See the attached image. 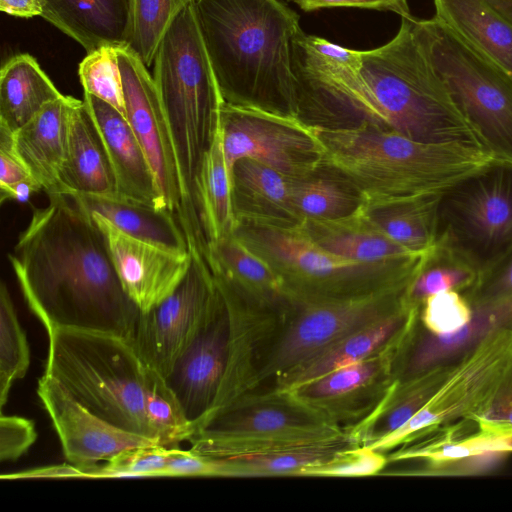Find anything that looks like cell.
<instances>
[{
	"mask_svg": "<svg viewBox=\"0 0 512 512\" xmlns=\"http://www.w3.org/2000/svg\"><path fill=\"white\" fill-rule=\"evenodd\" d=\"M213 276L228 312L229 341L225 372L208 414L256 389L260 365L279 330L287 305V302L282 306L262 303L225 279Z\"/></svg>",
	"mask_w": 512,
	"mask_h": 512,
	"instance_id": "obj_16",
	"label": "cell"
},
{
	"mask_svg": "<svg viewBox=\"0 0 512 512\" xmlns=\"http://www.w3.org/2000/svg\"><path fill=\"white\" fill-rule=\"evenodd\" d=\"M33 208L9 260L21 293L47 332L55 328L133 339L140 309L126 294L105 237L70 194Z\"/></svg>",
	"mask_w": 512,
	"mask_h": 512,
	"instance_id": "obj_1",
	"label": "cell"
},
{
	"mask_svg": "<svg viewBox=\"0 0 512 512\" xmlns=\"http://www.w3.org/2000/svg\"><path fill=\"white\" fill-rule=\"evenodd\" d=\"M192 0H131V27L127 47L149 67L165 31Z\"/></svg>",
	"mask_w": 512,
	"mask_h": 512,
	"instance_id": "obj_41",
	"label": "cell"
},
{
	"mask_svg": "<svg viewBox=\"0 0 512 512\" xmlns=\"http://www.w3.org/2000/svg\"><path fill=\"white\" fill-rule=\"evenodd\" d=\"M79 102L63 95L13 135L18 155L48 197L65 194L60 171L66 157L71 114Z\"/></svg>",
	"mask_w": 512,
	"mask_h": 512,
	"instance_id": "obj_26",
	"label": "cell"
},
{
	"mask_svg": "<svg viewBox=\"0 0 512 512\" xmlns=\"http://www.w3.org/2000/svg\"><path fill=\"white\" fill-rule=\"evenodd\" d=\"M62 96L33 56L15 55L0 72V127L14 134Z\"/></svg>",
	"mask_w": 512,
	"mask_h": 512,
	"instance_id": "obj_34",
	"label": "cell"
},
{
	"mask_svg": "<svg viewBox=\"0 0 512 512\" xmlns=\"http://www.w3.org/2000/svg\"><path fill=\"white\" fill-rule=\"evenodd\" d=\"M13 135L0 127V188L33 178L15 149Z\"/></svg>",
	"mask_w": 512,
	"mask_h": 512,
	"instance_id": "obj_51",
	"label": "cell"
},
{
	"mask_svg": "<svg viewBox=\"0 0 512 512\" xmlns=\"http://www.w3.org/2000/svg\"><path fill=\"white\" fill-rule=\"evenodd\" d=\"M488 4L512 25V0H486Z\"/></svg>",
	"mask_w": 512,
	"mask_h": 512,
	"instance_id": "obj_56",
	"label": "cell"
},
{
	"mask_svg": "<svg viewBox=\"0 0 512 512\" xmlns=\"http://www.w3.org/2000/svg\"><path fill=\"white\" fill-rule=\"evenodd\" d=\"M510 331H511V335H512V328H511V330H510Z\"/></svg>",
	"mask_w": 512,
	"mask_h": 512,
	"instance_id": "obj_58",
	"label": "cell"
},
{
	"mask_svg": "<svg viewBox=\"0 0 512 512\" xmlns=\"http://www.w3.org/2000/svg\"><path fill=\"white\" fill-rule=\"evenodd\" d=\"M463 294L472 307L512 296V251Z\"/></svg>",
	"mask_w": 512,
	"mask_h": 512,
	"instance_id": "obj_48",
	"label": "cell"
},
{
	"mask_svg": "<svg viewBox=\"0 0 512 512\" xmlns=\"http://www.w3.org/2000/svg\"><path fill=\"white\" fill-rule=\"evenodd\" d=\"M436 15L462 40L512 73V25L486 0H434Z\"/></svg>",
	"mask_w": 512,
	"mask_h": 512,
	"instance_id": "obj_33",
	"label": "cell"
},
{
	"mask_svg": "<svg viewBox=\"0 0 512 512\" xmlns=\"http://www.w3.org/2000/svg\"><path fill=\"white\" fill-rule=\"evenodd\" d=\"M30 350L4 282L0 287V406L3 409L15 380L26 375Z\"/></svg>",
	"mask_w": 512,
	"mask_h": 512,
	"instance_id": "obj_42",
	"label": "cell"
},
{
	"mask_svg": "<svg viewBox=\"0 0 512 512\" xmlns=\"http://www.w3.org/2000/svg\"><path fill=\"white\" fill-rule=\"evenodd\" d=\"M47 334L44 373L95 415L120 429L153 439L145 406L148 367L127 339L64 328Z\"/></svg>",
	"mask_w": 512,
	"mask_h": 512,
	"instance_id": "obj_6",
	"label": "cell"
},
{
	"mask_svg": "<svg viewBox=\"0 0 512 512\" xmlns=\"http://www.w3.org/2000/svg\"><path fill=\"white\" fill-rule=\"evenodd\" d=\"M182 476L221 477V466L215 458L177 447L162 470L161 477Z\"/></svg>",
	"mask_w": 512,
	"mask_h": 512,
	"instance_id": "obj_50",
	"label": "cell"
},
{
	"mask_svg": "<svg viewBox=\"0 0 512 512\" xmlns=\"http://www.w3.org/2000/svg\"><path fill=\"white\" fill-rule=\"evenodd\" d=\"M313 128L323 169L351 189L368 211L439 195L494 159L480 147L419 141L366 123Z\"/></svg>",
	"mask_w": 512,
	"mask_h": 512,
	"instance_id": "obj_4",
	"label": "cell"
},
{
	"mask_svg": "<svg viewBox=\"0 0 512 512\" xmlns=\"http://www.w3.org/2000/svg\"><path fill=\"white\" fill-rule=\"evenodd\" d=\"M292 179L250 158L238 160L231 173L237 226L294 227L303 219L291 196Z\"/></svg>",
	"mask_w": 512,
	"mask_h": 512,
	"instance_id": "obj_25",
	"label": "cell"
},
{
	"mask_svg": "<svg viewBox=\"0 0 512 512\" xmlns=\"http://www.w3.org/2000/svg\"><path fill=\"white\" fill-rule=\"evenodd\" d=\"M511 358V331L503 330L491 336L454 366L435 394L411 419L368 446L385 454L443 426L463 419L473 420Z\"/></svg>",
	"mask_w": 512,
	"mask_h": 512,
	"instance_id": "obj_12",
	"label": "cell"
},
{
	"mask_svg": "<svg viewBox=\"0 0 512 512\" xmlns=\"http://www.w3.org/2000/svg\"><path fill=\"white\" fill-rule=\"evenodd\" d=\"M412 24L431 68L483 147L494 158L512 162V73L437 17L413 18Z\"/></svg>",
	"mask_w": 512,
	"mask_h": 512,
	"instance_id": "obj_8",
	"label": "cell"
},
{
	"mask_svg": "<svg viewBox=\"0 0 512 512\" xmlns=\"http://www.w3.org/2000/svg\"><path fill=\"white\" fill-rule=\"evenodd\" d=\"M511 453L505 440L484 437L472 419L443 426L387 454L388 463L412 461L418 465L395 474L468 476L491 471Z\"/></svg>",
	"mask_w": 512,
	"mask_h": 512,
	"instance_id": "obj_19",
	"label": "cell"
},
{
	"mask_svg": "<svg viewBox=\"0 0 512 512\" xmlns=\"http://www.w3.org/2000/svg\"><path fill=\"white\" fill-rule=\"evenodd\" d=\"M190 267L177 288L140 316L131 341L141 360L166 377L193 340L218 297L204 247L188 243Z\"/></svg>",
	"mask_w": 512,
	"mask_h": 512,
	"instance_id": "obj_13",
	"label": "cell"
},
{
	"mask_svg": "<svg viewBox=\"0 0 512 512\" xmlns=\"http://www.w3.org/2000/svg\"><path fill=\"white\" fill-rule=\"evenodd\" d=\"M45 20L78 42L87 53L127 46L131 0H38Z\"/></svg>",
	"mask_w": 512,
	"mask_h": 512,
	"instance_id": "obj_27",
	"label": "cell"
},
{
	"mask_svg": "<svg viewBox=\"0 0 512 512\" xmlns=\"http://www.w3.org/2000/svg\"><path fill=\"white\" fill-rule=\"evenodd\" d=\"M90 215L98 214L122 233L177 252H188L184 231L168 209L116 195L70 194Z\"/></svg>",
	"mask_w": 512,
	"mask_h": 512,
	"instance_id": "obj_30",
	"label": "cell"
},
{
	"mask_svg": "<svg viewBox=\"0 0 512 512\" xmlns=\"http://www.w3.org/2000/svg\"><path fill=\"white\" fill-rule=\"evenodd\" d=\"M145 406L150 435L159 445L175 448L189 440L194 432L193 424L186 418L165 377L149 367Z\"/></svg>",
	"mask_w": 512,
	"mask_h": 512,
	"instance_id": "obj_39",
	"label": "cell"
},
{
	"mask_svg": "<svg viewBox=\"0 0 512 512\" xmlns=\"http://www.w3.org/2000/svg\"><path fill=\"white\" fill-rule=\"evenodd\" d=\"M60 182L65 194H117L116 178L106 146L83 100L71 114Z\"/></svg>",
	"mask_w": 512,
	"mask_h": 512,
	"instance_id": "obj_28",
	"label": "cell"
},
{
	"mask_svg": "<svg viewBox=\"0 0 512 512\" xmlns=\"http://www.w3.org/2000/svg\"><path fill=\"white\" fill-rule=\"evenodd\" d=\"M473 307L461 292L449 290L433 294L420 306L419 321L429 332L448 334L463 327L472 317Z\"/></svg>",
	"mask_w": 512,
	"mask_h": 512,
	"instance_id": "obj_45",
	"label": "cell"
},
{
	"mask_svg": "<svg viewBox=\"0 0 512 512\" xmlns=\"http://www.w3.org/2000/svg\"><path fill=\"white\" fill-rule=\"evenodd\" d=\"M455 365L435 368L405 380L395 379L374 410L347 428L349 433L361 445H370L391 434L430 400Z\"/></svg>",
	"mask_w": 512,
	"mask_h": 512,
	"instance_id": "obj_32",
	"label": "cell"
},
{
	"mask_svg": "<svg viewBox=\"0 0 512 512\" xmlns=\"http://www.w3.org/2000/svg\"><path fill=\"white\" fill-rule=\"evenodd\" d=\"M419 312V307L411 306L407 302L395 312L342 338L319 355L280 377L269 388L289 391L377 354L406 334L417 323Z\"/></svg>",
	"mask_w": 512,
	"mask_h": 512,
	"instance_id": "obj_24",
	"label": "cell"
},
{
	"mask_svg": "<svg viewBox=\"0 0 512 512\" xmlns=\"http://www.w3.org/2000/svg\"><path fill=\"white\" fill-rule=\"evenodd\" d=\"M473 421L484 437L495 440L512 438V358Z\"/></svg>",
	"mask_w": 512,
	"mask_h": 512,
	"instance_id": "obj_46",
	"label": "cell"
},
{
	"mask_svg": "<svg viewBox=\"0 0 512 512\" xmlns=\"http://www.w3.org/2000/svg\"><path fill=\"white\" fill-rule=\"evenodd\" d=\"M300 225L324 249L363 263H391L423 254L413 252L385 235L361 206L344 217L306 218Z\"/></svg>",
	"mask_w": 512,
	"mask_h": 512,
	"instance_id": "obj_29",
	"label": "cell"
},
{
	"mask_svg": "<svg viewBox=\"0 0 512 512\" xmlns=\"http://www.w3.org/2000/svg\"><path fill=\"white\" fill-rule=\"evenodd\" d=\"M49 478H83L82 471L72 464L46 466L19 473L2 475V480Z\"/></svg>",
	"mask_w": 512,
	"mask_h": 512,
	"instance_id": "obj_53",
	"label": "cell"
},
{
	"mask_svg": "<svg viewBox=\"0 0 512 512\" xmlns=\"http://www.w3.org/2000/svg\"><path fill=\"white\" fill-rule=\"evenodd\" d=\"M116 48L104 46L87 53L79 64L78 75L85 93L100 98L126 117Z\"/></svg>",
	"mask_w": 512,
	"mask_h": 512,
	"instance_id": "obj_43",
	"label": "cell"
},
{
	"mask_svg": "<svg viewBox=\"0 0 512 512\" xmlns=\"http://www.w3.org/2000/svg\"><path fill=\"white\" fill-rule=\"evenodd\" d=\"M34 422L20 416H0V460L15 461L35 442Z\"/></svg>",
	"mask_w": 512,
	"mask_h": 512,
	"instance_id": "obj_49",
	"label": "cell"
},
{
	"mask_svg": "<svg viewBox=\"0 0 512 512\" xmlns=\"http://www.w3.org/2000/svg\"><path fill=\"white\" fill-rule=\"evenodd\" d=\"M204 255L213 274L254 299L272 306L287 302L281 276L235 232L220 241L207 242Z\"/></svg>",
	"mask_w": 512,
	"mask_h": 512,
	"instance_id": "obj_31",
	"label": "cell"
},
{
	"mask_svg": "<svg viewBox=\"0 0 512 512\" xmlns=\"http://www.w3.org/2000/svg\"><path fill=\"white\" fill-rule=\"evenodd\" d=\"M175 448L149 444L124 450L106 461L105 466L94 468L90 478L161 477Z\"/></svg>",
	"mask_w": 512,
	"mask_h": 512,
	"instance_id": "obj_44",
	"label": "cell"
},
{
	"mask_svg": "<svg viewBox=\"0 0 512 512\" xmlns=\"http://www.w3.org/2000/svg\"><path fill=\"white\" fill-rule=\"evenodd\" d=\"M511 328L512 296L473 307L470 320L448 334H433L418 320L396 361L395 379L405 380L435 368L453 366L491 336Z\"/></svg>",
	"mask_w": 512,
	"mask_h": 512,
	"instance_id": "obj_22",
	"label": "cell"
},
{
	"mask_svg": "<svg viewBox=\"0 0 512 512\" xmlns=\"http://www.w3.org/2000/svg\"><path fill=\"white\" fill-rule=\"evenodd\" d=\"M220 126L229 172L242 158L260 162L290 179L323 169V152L313 125L300 117L223 101Z\"/></svg>",
	"mask_w": 512,
	"mask_h": 512,
	"instance_id": "obj_11",
	"label": "cell"
},
{
	"mask_svg": "<svg viewBox=\"0 0 512 512\" xmlns=\"http://www.w3.org/2000/svg\"><path fill=\"white\" fill-rule=\"evenodd\" d=\"M361 445L347 428L334 436L294 443L269 452L234 458H215L221 477L299 476L309 466L321 464L341 450Z\"/></svg>",
	"mask_w": 512,
	"mask_h": 512,
	"instance_id": "obj_35",
	"label": "cell"
},
{
	"mask_svg": "<svg viewBox=\"0 0 512 512\" xmlns=\"http://www.w3.org/2000/svg\"><path fill=\"white\" fill-rule=\"evenodd\" d=\"M303 11L331 7H354L379 11H391L401 17H411L407 0H290Z\"/></svg>",
	"mask_w": 512,
	"mask_h": 512,
	"instance_id": "obj_52",
	"label": "cell"
},
{
	"mask_svg": "<svg viewBox=\"0 0 512 512\" xmlns=\"http://www.w3.org/2000/svg\"><path fill=\"white\" fill-rule=\"evenodd\" d=\"M388 464L387 456L367 445H357L336 453L329 460L303 468L299 476H370Z\"/></svg>",
	"mask_w": 512,
	"mask_h": 512,
	"instance_id": "obj_47",
	"label": "cell"
},
{
	"mask_svg": "<svg viewBox=\"0 0 512 512\" xmlns=\"http://www.w3.org/2000/svg\"><path fill=\"white\" fill-rule=\"evenodd\" d=\"M413 18L401 17L397 34L378 48H341L323 58L312 74L315 94L331 114L358 123L419 141L485 149L431 68Z\"/></svg>",
	"mask_w": 512,
	"mask_h": 512,
	"instance_id": "obj_2",
	"label": "cell"
},
{
	"mask_svg": "<svg viewBox=\"0 0 512 512\" xmlns=\"http://www.w3.org/2000/svg\"><path fill=\"white\" fill-rule=\"evenodd\" d=\"M86 104L106 146L117 194L167 209L148 157L127 118L100 98L84 92Z\"/></svg>",
	"mask_w": 512,
	"mask_h": 512,
	"instance_id": "obj_23",
	"label": "cell"
},
{
	"mask_svg": "<svg viewBox=\"0 0 512 512\" xmlns=\"http://www.w3.org/2000/svg\"><path fill=\"white\" fill-rule=\"evenodd\" d=\"M228 341V312L218 288L214 307L165 377L194 430L216 399L226 368Z\"/></svg>",
	"mask_w": 512,
	"mask_h": 512,
	"instance_id": "obj_20",
	"label": "cell"
},
{
	"mask_svg": "<svg viewBox=\"0 0 512 512\" xmlns=\"http://www.w3.org/2000/svg\"><path fill=\"white\" fill-rule=\"evenodd\" d=\"M197 198L206 243L220 241L235 232L237 222L233 211L231 180L224 157L220 120L213 142L200 167Z\"/></svg>",
	"mask_w": 512,
	"mask_h": 512,
	"instance_id": "obj_36",
	"label": "cell"
},
{
	"mask_svg": "<svg viewBox=\"0 0 512 512\" xmlns=\"http://www.w3.org/2000/svg\"><path fill=\"white\" fill-rule=\"evenodd\" d=\"M39 191H42L41 185L34 178H29L8 187L0 188V200L1 203L6 200L26 203L33 193Z\"/></svg>",
	"mask_w": 512,
	"mask_h": 512,
	"instance_id": "obj_54",
	"label": "cell"
},
{
	"mask_svg": "<svg viewBox=\"0 0 512 512\" xmlns=\"http://www.w3.org/2000/svg\"><path fill=\"white\" fill-rule=\"evenodd\" d=\"M224 102L299 117L292 45L299 15L279 0H192Z\"/></svg>",
	"mask_w": 512,
	"mask_h": 512,
	"instance_id": "obj_3",
	"label": "cell"
},
{
	"mask_svg": "<svg viewBox=\"0 0 512 512\" xmlns=\"http://www.w3.org/2000/svg\"><path fill=\"white\" fill-rule=\"evenodd\" d=\"M408 286L327 301L288 300L281 325L260 365L256 389L269 388L354 331L401 308Z\"/></svg>",
	"mask_w": 512,
	"mask_h": 512,
	"instance_id": "obj_10",
	"label": "cell"
},
{
	"mask_svg": "<svg viewBox=\"0 0 512 512\" xmlns=\"http://www.w3.org/2000/svg\"><path fill=\"white\" fill-rule=\"evenodd\" d=\"M235 233L263 256L284 281L286 297L297 302L342 300L408 286L424 254L369 264L324 249L302 229L239 224Z\"/></svg>",
	"mask_w": 512,
	"mask_h": 512,
	"instance_id": "obj_7",
	"label": "cell"
},
{
	"mask_svg": "<svg viewBox=\"0 0 512 512\" xmlns=\"http://www.w3.org/2000/svg\"><path fill=\"white\" fill-rule=\"evenodd\" d=\"M0 10L19 18L42 15V8L38 0H0Z\"/></svg>",
	"mask_w": 512,
	"mask_h": 512,
	"instance_id": "obj_55",
	"label": "cell"
},
{
	"mask_svg": "<svg viewBox=\"0 0 512 512\" xmlns=\"http://www.w3.org/2000/svg\"><path fill=\"white\" fill-rule=\"evenodd\" d=\"M507 449L512 452V438L505 440Z\"/></svg>",
	"mask_w": 512,
	"mask_h": 512,
	"instance_id": "obj_57",
	"label": "cell"
},
{
	"mask_svg": "<svg viewBox=\"0 0 512 512\" xmlns=\"http://www.w3.org/2000/svg\"><path fill=\"white\" fill-rule=\"evenodd\" d=\"M479 279L477 271L458 253L436 242L427 252L423 266L406 292L408 303L422 305L429 296L454 290L465 292Z\"/></svg>",
	"mask_w": 512,
	"mask_h": 512,
	"instance_id": "obj_38",
	"label": "cell"
},
{
	"mask_svg": "<svg viewBox=\"0 0 512 512\" xmlns=\"http://www.w3.org/2000/svg\"><path fill=\"white\" fill-rule=\"evenodd\" d=\"M291 196L293 206L303 220L340 218L353 213L360 206L356 194L339 179L335 181L317 174L292 179Z\"/></svg>",
	"mask_w": 512,
	"mask_h": 512,
	"instance_id": "obj_40",
	"label": "cell"
},
{
	"mask_svg": "<svg viewBox=\"0 0 512 512\" xmlns=\"http://www.w3.org/2000/svg\"><path fill=\"white\" fill-rule=\"evenodd\" d=\"M37 394L52 420L67 461L82 471L83 478H89L99 462L124 450L157 444L95 415L46 373L38 381Z\"/></svg>",
	"mask_w": 512,
	"mask_h": 512,
	"instance_id": "obj_18",
	"label": "cell"
},
{
	"mask_svg": "<svg viewBox=\"0 0 512 512\" xmlns=\"http://www.w3.org/2000/svg\"><path fill=\"white\" fill-rule=\"evenodd\" d=\"M91 216L105 237L126 294L141 312L162 302L181 283L190 267V250L177 252L130 237L104 217Z\"/></svg>",
	"mask_w": 512,
	"mask_h": 512,
	"instance_id": "obj_21",
	"label": "cell"
},
{
	"mask_svg": "<svg viewBox=\"0 0 512 512\" xmlns=\"http://www.w3.org/2000/svg\"><path fill=\"white\" fill-rule=\"evenodd\" d=\"M439 196L366 212L372 223L389 238L413 252L424 253L436 243Z\"/></svg>",
	"mask_w": 512,
	"mask_h": 512,
	"instance_id": "obj_37",
	"label": "cell"
},
{
	"mask_svg": "<svg viewBox=\"0 0 512 512\" xmlns=\"http://www.w3.org/2000/svg\"><path fill=\"white\" fill-rule=\"evenodd\" d=\"M153 79L176 156L182 202L179 223L199 233L197 179L216 134L223 103L192 1L175 16L154 57Z\"/></svg>",
	"mask_w": 512,
	"mask_h": 512,
	"instance_id": "obj_5",
	"label": "cell"
},
{
	"mask_svg": "<svg viewBox=\"0 0 512 512\" xmlns=\"http://www.w3.org/2000/svg\"><path fill=\"white\" fill-rule=\"evenodd\" d=\"M414 326L377 354L289 391L334 425L348 428L357 424L374 410L394 382L396 361Z\"/></svg>",
	"mask_w": 512,
	"mask_h": 512,
	"instance_id": "obj_15",
	"label": "cell"
},
{
	"mask_svg": "<svg viewBox=\"0 0 512 512\" xmlns=\"http://www.w3.org/2000/svg\"><path fill=\"white\" fill-rule=\"evenodd\" d=\"M436 242L479 278L512 251V162L494 158L440 194Z\"/></svg>",
	"mask_w": 512,
	"mask_h": 512,
	"instance_id": "obj_9",
	"label": "cell"
},
{
	"mask_svg": "<svg viewBox=\"0 0 512 512\" xmlns=\"http://www.w3.org/2000/svg\"><path fill=\"white\" fill-rule=\"evenodd\" d=\"M342 428L299 401L292 392L273 388L245 393L204 417L188 442L204 443L246 437L318 433Z\"/></svg>",
	"mask_w": 512,
	"mask_h": 512,
	"instance_id": "obj_14",
	"label": "cell"
},
{
	"mask_svg": "<svg viewBox=\"0 0 512 512\" xmlns=\"http://www.w3.org/2000/svg\"><path fill=\"white\" fill-rule=\"evenodd\" d=\"M116 55L126 118L148 157L165 207L178 213L182 194L176 156L154 79L127 46L117 47Z\"/></svg>",
	"mask_w": 512,
	"mask_h": 512,
	"instance_id": "obj_17",
	"label": "cell"
}]
</instances>
